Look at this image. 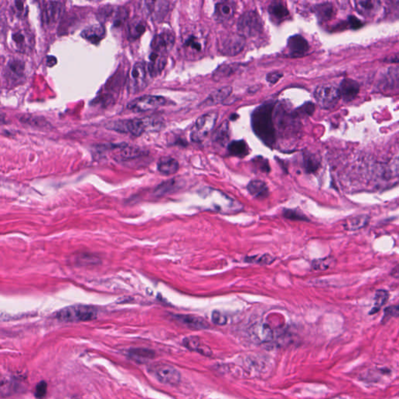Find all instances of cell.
Listing matches in <instances>:
<instances>
[{
    "label": "cell",
    "mask_w": 399,
    "mask_h": 399,
    "mask_svg": "<svg viewBox=\"0 0 399 399\" xmlns=\"http://www.w3.org/2000/svg\"><path fill=\"white\" fill-rule=\"evenodd\" d=\"M240 65L238 64H231V65H222L219 66L213 74V78L216 81H219L224 77H228L238 70Z\"/></svg>",
    "instance_id": "cell-36"
},
{
    "label": "cell",
    "mask_w": 399,
    "mask_h": 399,
    "mask_svg": "<svg viewBox=\"0 0 399 399\" xmlns=\"http://www.w3.org/2000/svg\"><path fill=\"white\" fill-rule=\"evenodd\" d=\"M348 19H349L348 22H349V27L353 30H357L363 26V23L354 16H350Z\"/></svg>",
    "instance_id": "cell-53"
},
{
    "label": "cell",
    "mask_w": 399,
    "mask_h": 399,
    "mask_svg": "<svg viewBox=\"0 0 399 399\" xmlns=\"http://www.w3.org/2000/svg\"><path fill=\"white\" fill-rule=\"evenodd\" d=\"M315 111L314 104L312 102H306L303 106L298 108L296 111H293V115L296 118L304 117V116H310L313 115Z\"/></svg>",
    "instance_id": "cell-39"
},
{
    "label": "cell",
    "mask_w": 399,
    "mask_h": 399,
    "mask_svg": "<svg viewBox=\"0 0 399 399\" xmlns=\"http://www.w3.org/2000/svg\"><path fill=\"white\" fill-rule=\"evenodd\" d=\"M355 4L356 10L363 15H371L375 13L378 8V2L374 1H357Z\"/></svg>",
    "instance_id": "cell-37"
},
{
    "label": "cell",
    "mask_w": 399,
    "mask_h": 399,
    "mask_svg": "<svg viewBox=\"0 0 399 399\" xmlns=\"http://www.w3.org/2000/svg\"><path fill=\"white\" fill-rule=\"evenodd\" d=\"M253 163L257 169H260L263 173H269L271 169L269 166L268 161L261 156H257L253 160Z\"/></svg>",
    "instance_id": "cell-44"
},
{
    "label": "cell",
    "mask_w": 399,
    "mask_h": 399,
    "mask_svg": "<svg viewBox=\"0 0 399 399\" xmlns=\"http://www.w3.org/2000/svg\"><path fill=\"white\" fill-rule=\"evenodd\" d=\"M251 336L253 339L259 343H268L273 339V332L271 328L266 324H259L252 329Z\"/></svg>",
    "instance_id": "cell-25"
},
{
    "label": "cell",
    "mask_w": 399,
    "mask_h": 399,
    "mask_svg": "<svg viewBox=\"0 0 399 399\" xmlns=\"http://www.w3.org/2000/svg\"><path fill=\"white\" fill-rule=\"evenodd\" d=\"M183 345L190 351L197 352L204 356H211L212 355L211 348L202 343L200 338L196 336H190L185 338L183 340Z\"/></svg>",
    "instance_id": "cell-24"
},
{
    "label": "cell",
    "mask_w": 399,
    "mask_h": 399,
    "mask_svg": "<svg viewBox=\"0 0 399 399\" xmlns=\"http://www.w3.org/2000/svg\"><path fill=\"white\" fill-rule=\"evenodd\" d=\"M368 223L369 217L367 215H357L346 219L344 222L343 226L346 230L355 231L363 228Z\"/></svg>",
    "instance_id": "cell-29"
},
{
    "label": "cell",
    "mask_w": 399,
    "mask_h": 399,
    "mask_svg": "<svg viewBox=\"0 0 399 399\" xmlns=\"http://www.w3.org/2000/svg\"><path fill=\"white\" fill-rule=\"evenodd\" d=\"M13 4H14L13 7H14V12L19 17L22 15H25V14L27 13V11L25 10V9L27 10V6L25 5V2H23V1H14Z\"/></svg>",
    "instance_id": "cell-50"
},
{
    "label": "cell",
    "mask_w": 399,
    "mask_h": 399,
    "mask_svg": "<svg viewBox=\"0 0 399 399\" xmlns=\"http://www.w3.org/2000/svg\"><path fill=\"white\" fill-rule=\"evenodd\" d=\"M274 261V257L269 254H265L263 256H255V257H247L246 261L250 263L259 264V265H271Z\"/></svg>",
    "instance_id": "cell-42"
},
{
    "label": "cell",
    "mask_w": 399,
    "mask_h": 399,
    "mask_svg": "<svg viewBox=\"0 0 399 399\" xmlns=\"http://www.w3.org/2000/svg\"><path fill=\"white\" fill-rule=\"evenodd\" d=\"M238 118L239 115L236 113L232 114V115L230 116V119L231 120H232V121H233V120H236V119H238Z\"/></svg>",
    "instance_id": "cell-57"
},
{
    "label": "cell",
    "mask_w": 399,
    "mask_h": 399,
    "mask_svg": "<svg viewBox=\"0 0 399 399\" xmlns=\"http://www.w3.org/2000/svg\"><path fill=\"white\" fill-rule=\"evenodd\" d=\"M4 77L9 85H16L25 78V64L23 61L16 59L8 61L5 68Z\"/></svg>",
    "instance_id": "cell-12"
},
{
    "label": "cell",
    "mask_w": 399,
    "mask_h": 399,
    "mask_svg": "<svg viewBox=\"0 0 399 399\" xmlns=\"http://www.w3.org/2000/svg\"><path fill=\"white\" fill-rule=\"evenodd\" d=\"M207 39L203 31L198 27H190L183 31L181 36V50L189 60H198L205 52Z\"/></svg>",
    "instance_id": "cell-3"
},
{
    "label": "cell",
    "mask_w": 399,
    "mask_h": 399,
    "mask_svg": "<svg viewBox=\"0 0 399 399\" xmlns=\"http://www.w3.org/2000/svg\"><path fill=\"white\" fill-rule=\"evenodd\" d=\"M163 127V122L159 118L145 117L112 122L108 128L120 133H129L139 136L146 132L158 131Z\"/></svg>",
    "instance_id": "cell-2"
},
{
    "label": "cell",
    "mask_w": 399,
    "mask_h": 399,
    "mask_svg": "<svg viewBox=\"0 0 399 399\" xmlns=\"http://www.w3.org/2000/svg\"><path fill=\"white\" fill-rule=\"evenodd\" d=\"M237 28L240 35L244 37H254L262 33L264 23L257 12L249 10L240 17Z\"/></svg>",
    "instance_id": "cell-5"
},
{
    "label": "cell",
    "mask_w": 399,
    "mask_h": 399,
    "mask_svg": "<svg viewBox=\"0 0 399 399\" xmlns=\"http://www.w3.org/2000/svg\"><path fill=\"white\" fill-rule=\"evenodd\" d=\"M176 186H178V182L175 179L167 181L160 185L155 190V194L157 195H164V194H169L172 190L176 189Z\"/></svg>",
    "instance_id": "cell-41"
},
{
    "label": "cell",
    "mask_w": 399,
    "mask_h": 399,
    "mask_svg": "<svg viewBox=\"0 0 399 399\" xmlns=\"http://www.w3.org/2000/svg\"><path fill=\"white\" fill-rule=\"evenodd\" d=\"M120 150L121 151L119 152L118 157H119V159L122 161L133 159V158L144 155L142 150L139 149L138 148H135V147H128L126 144L123 145Z\"/></svg>",
    "instance_id": "cell-33"
},
{
    "label": "cell",
    "mask_w": 399,
    "mask_h": 399,
    "mask_svg": "<svg viewBox=\"0 0 399 399\" xmlns=\"http://www.w3.org/2000/svg\"><path fill=\"white\" fill-rule=\"evenodd\" d=\"M47 384L46 382L43 381L39 382V384H37L36 388H35V397L37 399H42L45 396L47 393Z\"/></svg>",
    "instance_id": "cell-48"
},
{
    "label": "cell",
    "mask_w": 399,
    "mask_h": 399,
    "mask_svg": "<svg viewBox=\"0 0 399 399\" xmlns=\"http://www.w3.org/2000/svg\"><path fill=\"white\" fill-rule=\"evenodd\" d=\"M167 63V55L152 51L150 54L148 70L152 77H157L162 72Z\"/></svg>",
    "instance_id": "cell-18"
},
{
    "label": "cell",
    "mask_w": 399,
    "mask_h": 399,
    "mask_svg": "<svg viewBox=\"0 0 399 399\" xmlns=\"http://www.w3.org/2000/svg\"><path fill=\"white\" fill-rule=\"evenodd\" d=\"M146 30V23L144 20L135 18L128 25L129 38L137 39L144 34Z\"/></svg>",
    "instance_id": "cell-30"
},
{
    "label": "cell",
    "mask_w": 399,
    "mask_h": 399,
    "mask_svg": "<svg viewBox=\"0 0 399 399\" xmlns=\"http://www.w3.org/2000/svg\"><path fill=\"white\" fill-rule=\"evenodd\" d=\"M232 89L231 87H224L223 89H219L211 93L209 97L203 102V106H210L221 103L222 102L228 98L232 93Z\"/></svg>",
    "instance_id": "cell-27"
},
{
    "label": "cell",
    "mask_w": 399,
    "mask_h": 399,
    "mask_svg": "<svg viewBox=\"0 0 399 399\" xmlns=\"http://www.w3.org/2000/svg\"><path fill=\"white\" fill-rule=\"evenodd\" d=\"M218 45L219 52L224 56H235L242 52L246 45V39L240 34H228L220 38Z\"/></svg>",
    "instance_id": "cell-7"
},
{
    "label": "cell",
    "mask_w": 399,
    "mask_h": 399,
    "mask_svg": "<svg viewBox=\"0 0 399 399\" xmlns=\"http://www.w3.org/2000/svg\"><path fill=\"white\" fill-rule=\"evenodd\" d=\"M175 318L185 326L193 328V329L202 330V329H207V328H209L208 323L204 319L198 317V316L189 314L176 315Z\"/></svg>",
    "instance_id": "cell-23"
},
{
    "label": "cell",
    "mask_w": 399,
    "mask_h": 399,
    "mask_svg": "<svg viewBox=\"0 0 399 399\" xmlns=\"http://www.w3.org/2000/svg\"><path fill=\"white\" fill-rule=\"evenodd\" d=\"M391 275L394 278H399V265H398L395 268H393L392 273H391Z\"/></svg>",
    "instance_id": "cell-56"
},
{
    "label": "cell",
    "mask_w": 399,
    "mask_h": 399,
    "mask_svg": "<svg viewBox=\"0 0 399 399\" xmlns=\"http://www.w3.org/2000/svg\"><path fill=\"white\" fill-rule=\"evenodd\" d=\"M340 97L346 102H351L359 91V85L356 81L352 79H344L340 85Z\"/></svg>",
    "instance_id": "cell-20"
},
{
    "label": "cell",
    "mask_w": 399,
    "mask_h": 399,
    "mask_svg": "<svg viewBox=\"0 0 399 399\" xmlns=\"http://www.w3.org/2000/svg\"><path fill=\"white\" fill-rule=\"evenodd\" d=\"M384 60H385L386 62H388V63L399 64V53L394 54V55L389 56V57L386 58Z\"/></svg>",
    "instance_id": "cell-55"
},
{
    "label": "cell",
    "mask_w": 399,
    "mask_h": 399,
    "mask_svg": "<svg viewBox=\"0 0 399 399\" xmlns=\"http://www.w3.org/2000/svg\"><path fill=\"white\" fill-rule=\"evenodd\" d=\"M127 15H128V13L125 8H119L115 14V19H114V25L115 27L120 26L125 22V20L127 19Z\"/></svg>",
    "instance_id": "cell-47"
},
{
    "label": "cell",
    "mask_w": 399,
    "mask_h": 399,
    "mask_svg": "<svg viewBox=\"0 0 399 399\" xmlns=\"http://www.w3.org/2000/svg\"><path fill=\"white\" fill-rule=\"evenodd\" d=\"M97 310L94 307L86 305H75L66 307L58 311L56 317L63 322H81L94 320L97 317Z\"/></svg>",
    "instance_id": "cell-4"
},
{
    "label": "cell",
    "mask_w": 399,
    "mask_h": 399,
    "mask_svg": "<svg viewBox=\"0 0 399 399\" xmlns=\"http://www.w3.org/2000/svg\"><path fill=\"white\" fill-rule=\"evenodd\" d=\"M283 77V74L279 72H274V73H269L267 76V81L271 84H276L282 77Z\"/></svg>",
    "instance_id": "cell-54"
},
{
    "label": "cell",
    "mask_w": 399,
    "mask_h": 399,
    "mask_svg": "<svg viewBox=\"0 0 399 399\" xmlns=\"http://www.w3.org/2000/svg\"><path fill=\"white\" fill-rule=\"evenodd\" d=\"M144 3L149 14L157 22L163 20L169 11V2L166 1H146Z\"/></svg>",
    "instance_id": "cell-22"
},
{
    "label": "cell",
    "mask_w": 399,
    "mask_h": 399,
    "mask_svg": "<svg viewBox=\"0 0 399 399\" xmlns=\"http://www.w3.org/2000/svg\"><path fill=\"white\" fill-rule=\"evenodd\" d=\"M303 165L307 173H314L320 166V160L314 154L305 152L303 155Z\"/></svg>",
    "instance_id": "cell-34"
},
{
    "label": "cell",
    "mask_w": 399,
    "mask_h": 399,
    "mask_svg": "<svg viewBox=\"0 0 399 399\" xmlns=\"http://www.w3.org/2000/svg\"><path fill=\"white\" fill-rule=\"evenodd\" d=\"M275 102H270L256 108L252 113V128L257 137L267 146L273 148L276 142V132L273 122Z\"/></svg>",
    "instance_id": "cell-1"
},
{
    "label": "cell",
    "mask_w": 399,
    "mask_h": 399,
    "mask_svg": "<svg viewBox=\"0 0 399 399\" xmlns=\"http://www.w3.org/2000/svg\"><path fill=\"white\" fill-rule=\"evenodd\" d=\"M314 98L319 106L324 109L334 107L340 97L339 90L332 85H321L314 91Z\"/></svg>",
    "instance_id": "cell-10"
},
{
    "label": "cell",
    "mask_w": 399,
    "mask_h": 399,
    "mask_svg": "<svg viewBox=\"0 0 399 399\" xmlns=\"http://www.w3.org/2000/svg\"><path fill=\"white\" fill-rule=\"evenodd\" d=\"M399 317V305L392 306V307L386 308L384 310V318H390V317Z\"/></svg>",
    "instance_id": "cell-51"
},
{
    "label": "cell",
    "mask_w": 399,
    "mask_h": 399,
    "mask_svg": "<svg viewBox=\"0 0 399 399\" xmlns=\"http://www.w3.org/2000/svg\"><path fill=\"white\" fill-rule=\"evenodd\" d=\"M131 355H132V356L138 358V359H151V358L154 357V353L148 350V349H137L133 350L131 352Z\"/></svg>",
    "instance_id": "cell-46"
},
{
    "label": "cell",
    "mask_w": 399,
    "mask_h": 399,
    "mask_svg": "<svg viewBox=\"0 0 399 399\" xmlns=\"http://www.w3.org/2000/svg\"><path fill=\"white\" fill-rule=\"evenodd\" d=\"M42 8L43 23L45 27L52 28L61 18L64 3L60 1H44Z\"/></svg>",
    "instance_id": "cell-11"
},
{
    "label": "cell",
    "mask_w": 399,
    "mask_h": 399,
    "mask_svg": "<svg viewBox=\"0 0 399 399\" xmlns=\"http://www.w3.org/2000/svg\"><path fill=\"white\" fill-rule=\"evenodd\" d=\"M166 104V99L163 97L156 95H144L133 100L127 105V109L133 112H144L155 110Z\"/></svg>",
    "instance_id": "cell-9"
},
{
    "label": "cell",
    "mask_w": 399,
    "mask_h": 399,
    "mask_svg": "<svg viewBox=\"0 0 399 399\" xmlns=\"http://www.w3.org/2000/svg\"><path fill=\"white\" fill-rule=\"evenodd\" d=\"M236 2L224 1L216 4L215 9V19L219 23H224L232 19L236 13Z\"/></svg>",
    "instance_id": "cell-17"
},
{
    "label": "cell",
    "mask_w": 399,
    "mask_h": 399,
    "mask_svg": "<svg viewBox=\"0 0 399 399\" xmlns=\"http://www.w3.org/2000/svg\"><path fill=\"white\" fill-rule=\"evenodd\" d=\"M178 161L171 157H163L157 162V169L164 175H173L178 172Z\"/></svg>",
    "instance_id": "cell-28"
},
{
    "label": "cell",
    "mask_w": 399,
    "mask_h": 399,
    "mask_svg": "<svg viewBox=\"0 0 399 399\" xmlns=\"http://www.w3.org/2000/svg\"><path fill=\"white\" fill-rule=\"evenodd\" d=\"M218 116L219 115L217 112L213 111L204 114L198 118L190 134L191 140L194 142H201L213 130L215 123L217 122Z\"/></svg>",
    "instance_id": "cell-6"
},
{
    "label": "cell",
    "mask_w": 399,
    "mask_h": 399,
    "mask_svg": "<svg viewBox=\"0 0 399 399\" xmlns=\"http://www.w3.org/2000/svg\"><path fill=\"white\" fill-rule=\"evenodd\" d=\"M314 9L317 18L322 22L330 20L334 14V7L332 4L328 2L319 4L315 6Z\"/></svg>",
    "instance_id": "cell-32"
},
{
    "label": "cell",
    "mask_w": 399,
    "mask_h": 399,
    "mask_svg": "<svg viewBox=\"0 0 399 399\" xmlns=\"http://www.w3.org/2000/svg\"><path fill=\"white\" fill-rule=\"evenodd\" d=\"M283 216L294 221H308V219L305 215L296 210L286 209L283 211Z\"/></svg>",
    "instance_id": "cell-43"
},
{
    "label": "cell",
    "mask_w": 399,
    "mask_h": 399,
    "mask_svg": "<svg viewBox=\"0 0 399 399\" xmlns=\"http://www.w3.org/2000/svg\"><path fill=\"white\" fill-rule=\"evenodd\" d=\"M112 13V8L110 6H105L102 9H100L98 12V18L99 21H106L110 18Z\"/></svg>",
    "instance_id": "cell-52"
},
{
    "label": "cell",
    "mask_w": 399,
    "mask_h": 399,
    "mask_svg": "<svg viewBox=\"0 0 399 399\" xmlns=\"http://www.w3.org/2000/svg\"><path fill=\"white\" fill-rule=\"evenodd\" d=\"M13 47L19 52H26L31 50L34 44V38L31 33L24 29H18L11 35Z\"/></svg>",
    "instance_id": "cell-15"
},
{
    "label": "cell",
    "mask_w": 399,
    "mask_h": 399,
    "mask_svg": "<svg viewBox=\"0 0 399 399\" xmlns=\"http://www.w3.org/2000/svg\"><path fill=\"white\" fill-rule=\"evenodd\" d=\"M309 44L303 36L293 35L288 38L287 52L291 57H303L309 51Z\"/></svg>",
    "instance_id": "cell-16"
},
{
    "label": "cell",
    "mask_w": 399,
    "mask_h": 399,
    "mask_svg": "<svg viewBox=\"0 0 399 399\" xmlns=\"http://www.w3.org/2000/svg\"><path fill=\"white\" fill-rule=\"evenodd\" d=\"M81 36L83 39L89 41V43L98 44L104 39V37L106 36V28L101 23L91 25L83 30Z\"/></svg>",
    "instance_id": "cell-21"
},
{
    "label": "cell",
    "mask_w": 399,
    "mask_h": 399,
    "mask_svg": "<svg viewBox=\"0 0 399 399\" xmlns=\"http://www.w3.org/2000/svg\"><path fill=\"white\" fill-rule=\"evenodd\" d=\"M21 120L24 123H27L31 126H35L37 127H45L47 126L46 124H48L43 118L34 117V116H30V117L24 116V118H22Z\"/></svg>",
    "instance_id": "cell-45"
},
{
    "label": "cell",
    "mask_w": 399,
    "mask_h": 399,
    "mask_svg": "<svg viewBox=\"0 0 399 399\" xmlns=\"http://www.w3.org/2000/svg\"><path fill=\"white\" fill-rule=\"evenodd\" d=\"M175 44V35L173 31L165 30L155 35L151 43L152 51L167 55Z\"/></svg>",
    "instance_id": "cell-14"
},
{
    "label": "cell",
    "mask_w": 399,
    "mask_h": 399,
    "mask_svg": "<svg viewBox=\"0 0 399 399\" xmlns=\"http://www.w3.org/2000/svg\"><path fill=\"white\" fill-rule=\"evenodd\" d=\"M228 139H229V127L228 122L225 121L215 131L213 140L217 144L224 145L228 142Z\"/></svg>",
    "instance_id": "cell-35"
},
{
    "label": "cell",
    "mask_w": 399,
    "mask_h": 399,
    "mask_svg": "<svg viewBox=\"0 0 399 399\" xmlns=\"http://www.w3.org/2000/svg\"><path fill=\"white\" fill-rule=\"evenodd\" d=\"M334 264V260L331 257L322 258V259L316 260L312 264V267L315 271H324L327 269L330 268L332 265Z\"/></svg>",
    "instance_id": "cell-40"
},
{
    "label": "cell",
    "mask_w": 399,
    "mask_h": 399,
    "mask_svg": "<svg viewBox=\"0 0 399 399\" xmlns=\"http://www.w3.org/2000/svg\"><path fill=\"white\" fill-rule=\"evenodd\" d=\"M154 374L161 383L168 385H178L181 380L180 373L170 365H158L155 368Z\"/></svg>",
    "instance_id": "cell-13"
},
{
    "label": "cell",
    "mask_w": 399,
    "mask_h": 399,
    "mask_svg": "<svg viewBox=\"0 0 399 399\" xmlns=\"http://www.w3.org/2000/svg\"><path fill=\"white\" fill-rule=\"evenodd\" d=\"M147 86V68L144 63H136L131 69L127 81L129 92L136 94Z\"/></svg>",
    "instance_id": "cell-8"
},
{
    "label": "cell",
    "mask_w": 399,
    "mask_h": 399,
    "mask_svg": "<svg viewBox=\"0 0 399 399\" xmlns=\"http://www.w3.org/2000/svg\"><path fill=\"white\" fill-rule=\"evenodd\" d=\"M228 152L230 155L244 157L249 155V149L244 140H234L228 144Z\"/></svg>",
    "instance_id": "cell-31"
},
{
    "label": "cell",
    "mask_w": 399,
    "mask_h": 399,
    "mask_svg": "<svg viewBox=\"0 0 399 399\" xmlns=\"http://www.w3.org/2000/svg\"><path fill=\"white\" fill-rule=\"evenodd\" d=\"M388 292L385 290H378L375 295V303H374V307L371 310V314L373 313H377L379 310L385 304L386 302L388 301Z\"/></svg>",
    "instance_id": "cell-38"
},
{
    "label": "cell",
    "mask_w": 399,
    "mask_h": 399,
    "mask_svg": "<svg viewBox=\"0 0 399 399\" xmlns=\"http://www.w3.org/2000/svg\"><path fill=\"white\" fill-rule=\"evenodd\" d=\"M248 192L253 198L265 199L269 194L268 187L265 182L261 180H252L247 186Z\"/></svg>",
    "instance_id": "cell-26"
},
{
    "label": "cell",
    "mask_w": 399,
    "mask_h": 399,
    "mask_svg": "<svg viewBox=\"0 0 399 399\" xmlns=\"http://www.w3.org/2000/svg\"><path fill=\"white\" fill-rule=\"evenodd\" d=\"M268 13L271 21L276 24H280L289 17V12L286 3L280 1L271 2L268 7Z\"/></svg>",
    "instance_id": "cell-19"
},
{
    "label": "cell",
    "mask_w": 399,
    "mask_h": 399,
    "mask_svg": "<svg viewBox=\"0 0 399 399\" xmlns=\"http://www.w3.org/2000/svg\"><path fill=\"white\" fill-rule=\"evenodd\" d=\"M212 321L217 325H224L227 323V317L223 313L219 311L215 310L212 313L211 316Z\"/></svg>",
    "instance_id": "cell-49"
}]
</instances>
